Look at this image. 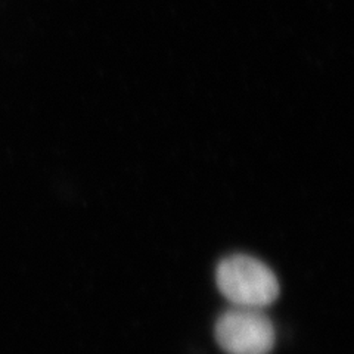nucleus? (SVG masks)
Masks as SVG:
<instances>
[{"label": "nucleus", "mask_w": 354, "mask_h": 354, "mask_svg": "<svg viewBox=\"0 0 354 354\" xmlns=\"http://www.w3.org/2000/svg\"><path fill=\"white\" fill-rule=\"evenodd\" d=\"M218 291L235 307L261 310L279 297V281L268 264L245 254L221 260L216 270Z\"/></svg>", "instance_id": "obj_1"}, {"label": "nucleus", "mask_w": 354, "mask_h": 354, "mask_svg": "<svg viewBox=\"0 0 354 354\" xmlns=\"http://www.w3.org/2000/svg\"><path fill=\"white\" fill-rule=\"evenodd\" d=\"M214 335L227 354H269L274 346V328L270 319L257 308L235 307L221 315Z\"/></svg>", "instance_id": "obj_2"}]
</instances>
